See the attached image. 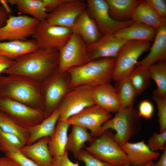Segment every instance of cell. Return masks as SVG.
Segmentation results:
<instances>
[{"label": "cell", "mask_w": 166, "mask_h": 166, "mask_svg": "<svg viewBox=\"0 0 166 166\" xmlns=\"http://www.w3.org/2000/svg\"><path fill=\"white\" fill-rule=\"evenodd\" d=\"M59 59L58 51L39 48L14 60L2 73L24 77L41 84L58 69Z\"/></svg>", "instance_id": "1"}, {"label": "cell", "mask_w": 166, "mask_h": 166, "mask_svg": "<svg viewBox=\"0 0 166 166\" xmlns=\"http://www.w3.org/2000/svg\"><path fill=\"white\" fill-rule=\"evenodd\" d=\"M0 95L44 111L41 84L26 77L0 76Z\"/></svg>", "instance_id": "2"}, {"label": "cell", "mask_w": 166, "mask_h": 166, "mask_svg": "<svg viewBox=\"0 0 166 166\" xmlns=\"http://www.w3.org/2000/svg\"><path fill=\"white\" fill-rule=\"evenodd\" d=\"M116 58H103L88 61L79 66L74 67L67 71L70 76V86H92L110 82L113 80Z\"/></svg>", "instance_id": "3"}, {"label": "cell", "mask_w": 166, "mask_h": 166, "mask_svg": "<svg viewBox=\"0 0 166 166\" xmlns=\"http://www.w3.org/2000/svg\"><path fill=\"white\" fill-rule=\"evenodd\" d=\"M140 118L133 105L121 108L114 117L102 125L99 136L108 129L114 130L116 132L114 138L121 146L139 132L141 127Z\"/></svg>", "instance_id": "4"}, {"label": "cell", "mask_w": 166, "mask_h": 166, "mask_svg": "<svg viewBox=\"0 0 166 166\" xmlns=\"http://www.w3.org/2000/svg\"><path fill=\"white\" fill-rule=\"evenodd\" d=\"M109 130L104 132L85 147V150L98 159L113 166L131 165L127 155L115 140Z\"/></svg>", "instance_id": "5"}, {"label": "cell", "mask_w": 166, "mask_h": 166, "mask_svg": "<svg viewBox=\"0 0 166 166\" xmlns=\"http://www.w3.org/2000/svg\"><path fill=\"white\" fill-rule=\"evenodd\" d=\"M70 81L68 72L61 73L58 69L41 84L45 108L44 119L57 109L64 96L72 88L70 86Z\"/></svg>", "instance_id": "6"}, {"label": "cell", "mask_w": 166, "mask_h": 166, "mask_svg": "<svg viewBox=\"0 0 166 166\" xmlns=\"http://www.w3.org/2000/svg\"><path fill=\"white\" fill-rule=\"evenodd\" d=\"M150 42L131 40L120 49L116 58L113 80L115 81L128 77L136 67L138 59L150 48Z\"/></svg>", "instance_id": "7"}, {"label": "cell", "mask_w": 166, "mask_h": 166, "mask_svg": "<svg viewBox=\"0 0 166 166\" xmlns=\"http://www.w3.org/2000/svg\"><path fill=\"white\" fill-rule=\"evenodd\" d=\"M0 113L21 127L29 129L44 119V111L33 109L6 97L0 95Z\"/></svg>", "instance_id": "8"}, {"label": "cell", "mask_w": 166, "mask_h": 166, "mask_svg": "<svg viewBox=\"0 0 166 166\" xmlns=\"http://www.w3.org/2000/svg\"><path fill=\"white\" fill-rule=\"evenodd\" d=\"M93 86H78L72 88L63 97L58 108L57 121H64L85 108L95 104L92 93Z\"/></svg>", "instance_id": "9"}, {"label": "cell", "mask_w": 166, "mask_h": 166, "mask_svg": "<svg viewBox=\"0 0 166 166\" xmlns=\"http://www.w3.org/2000/svg\"><path fill=\"white\" fill-rule=\"evenodd\" d=\"M73 33L70 28L53 25L45 20L39 22L32 37L39 48L59 51L66 44Z\"/></svg>", "instance_id": "10"}, {"label": "cell", "mask_w": 166, "mask_h": 166, "mask_svg": "<svg viewBox=\"0 0 166 166\" xmlns=\"http://www.w3.org/2000/svg\"><path fill=\"white\" fill-rule=\"evenodd\" d=\"M58 70L63 73L88 62L87 45L78 34L73 32L66 44L59 50Z\"/></svg>", "instance_id": "11"}, {"label": "cell", "mask_w": 166, "mask_h": 166, "mask_svg": "<svg viewBox=\"0 0 166 166\" xmlns=\"http://www.w3.org/2000/svg\"><path fill=\"white\" fill-rule=\"evenodd\" d=\"M85 2L87 12L95 21L102 35L114 34L130 26L134 22L132 20L118 22L112 19L109 15V6L106 0H87Z\"/></svg>", "instance_id": "12"}, {"label": "cell", "mask_w": 166, "mask_h": 166, "mask_svg": "<svg viewBox=\"0 0 166 166\" xmlns=\"http://www.w3.org/2000/svg\"><path fill=\"white\" fill-rule=\"evenodd\" d=\"M40 21L25 15L10 14L6 24L0 28V42L24 41L32 36Z\"/></svg>", "instance_id": "13"}, {"label": "cell", "mask_w": 166, "mask_h": 166, "mask_svg": "<svg viewBox=\"0 0 166 166\" xmlns=\"http://www.w3.org/2000/svg\"><path fill=\"white\" fill-rule=\"evenodd\" d=\"M112 117L111 113L95 105L85 108L65 121L70 125H78L86 128L93 136L97 137L102 125Z\"/></svg>", "instance_id": "14"}, {"label": "cell", "mask_w": 166, "mask_h": 166, "mask_svg": "<svg viewBox=\"0 0 166 166\" xmlns=\"http://www.w3.org/2000/svg\"><path fill=\"white\" fill-rule=\"evenodd\" d=\"M81 0H65L52 12L47 21L50 24L71 29L78 17L86 8Z\"/></svg>", "instance_id": "15"}, {"label": "cell", "mask_w": 166, "mask_h": 166, "mask_svg": "<svg viewBox=\"0 0 166 166\" xmlns=\"http://www.w3.org/2000/svg\"><path fill=\"white\" fill-rule=\"evenodd\" d=\"M129 41L117 38L113 34L104 35L95 42L87 46V61L103 58H116L120 49Z\"/></svg>", "instance_id": "16"}, {"label": "cell", "mask_w": 166, "mask_h": 166, "mask_svg": "<svg viewBox=\"0 0 166 166\" xmlns=\"http://www.w3.org/2000/svg\"><path fill=\"white\" fill-rule=\"evenodd\" d=\"M92 93L95 104L109 112L116 113L121 108L116 90L110 82L93 86Z\"/></svg>", "instance_id": "17"}, {"label": "cell", "mask_w": 166, "mask_h": 166, "mask_svg": "<svg viewBox=\"0 0 166 166\" xmlns=\"http://www.w3.org/2000/svg\"><path fill=\"white\" fill-rule=\"evenodd\" d=\"M121 147L133 166H145L160 156L159 152L151 151L144 141L134 143L128 141Z\"/></svg>", "instance_id": "18"}, {"label": "cell", "mask_w": 166, "mask_h": 166, "mask_svg": "<svg viewBox=\"0 0 166 166\" xmlns=\"http://www.w3.org/2000/svg\"><path fill=\"white\" fill-rule=\"evenodd\" d=\"M79 34L87 46L99 40L102 37L94 20L89 15L86 8L78 17L71 29Z\"/></svg>", "instance_id": "19"}, {"label": "cell", "mask_w": 166, "mask_h": 166, "mask_svg": "<svg viewBox=\"0 0 166 166\" xmlns=\"http://www.w3.org/2000/svg\"><path fill=\"white\" fill-rule=\"evenodd\" d=\"M50 137L41 138L30 145H24L20 151L39 166H52L53 156L48 148Z\"/></svg>", "instance_id": "20"}, {"label": "cell", "mask_w": 166, "mask_h": 166, "mask_svg": "<svg viewBox=\"0 0 166 166\" xmlns=\"http://www.w3.org/2000/svg\"><path fill=\"white\" fill-rule=\"evenodd\" d=\"M131 20L145 24L157 31L166 24V19L160 15L147 0H140Z\"/></svg>", "instance_id": "21"}, {"label": "cell", "mask_w": 166, "mask_h": 166, "mask_svg": "<svg viewBox=\"0 0 166 166\" xmlns=\"http://www.w3.org/2000/svg\"><path fill=\"white\" fill-rule=\"evenodd\" d=\"M157 30L143 23L134 22L130 26L117 31L113 34L117 38L128 41H154Z\"/></svg>", "instance_id": "22"}, {"label": "cell", "mask_w": 166, "mask_h": 166, "mask_svg": "<svg viewBox=\"0 0 166 166\" xmlns=\"http://www.w3.org/2000/svg\"><path fill=\"white\" fill-rule=\"evenodd\" d=\"M148 54L137 62L136 65L148 67L166 59V24L157 31L154 43Z\"/></svg>", "instance_id": "23"}, {"label": "cell", "mask_w": 166, "mask_h": 166, "mask_svg": "<svg viewBox=\"0 0 166 166\" xmlns=\"http://www.w3.org/2000/svg\"><path fill=\"white\" fill-rule=\"evenodd\" d=\"M39 48L36 42L34 39L0 42V55L14 60Z\"/></svg>", "instance_id": "24"}, {"label": "cell", "mask_w": 166, "mask_h": 166, "mask_svg": "<svg viewBox=\"0 0 166 166\" xmlns=\"http://www.w3.org/2000/svg\"><path fill=\"white\" fill-rule=\"evenodd\" d=\"M109 6V13L111 17L118 22L131 20L132 15L140 0H106Z\"/></svg>", "instance_id": "25"}, {"label": "cell", "mask_w": 166, "mask_h": 166, "mask_svg": "<svg viewBox=\"0 0 166 166\" xmlns=\"http://www.w3.org/2000/svg\"><path fill=\"white\" fill-rule=\"evenodd\" d=\"M67 137L66 149L71 152L76 158L79 153L85 147V143L92 142L96 137L88 132L87 129L81 125L73 124Z\"/></svg>", "instance_id": "26"}, {"label": "cell", "mask_w": 166, "mask_h": 166, "mask_svg": "<svg viewBox=\"0 0 166 166\" xmlns=\"http://www.w3.org/2000/svg\"><path fill=\"white\" fill-rule=\"evenodd\" d=\"M7 3L14 5L19 14H27L40 21L46 20L49 13L46 12L42 0H7Z\"/></svg>", "instance_id": "27"}, {"label": "cell", "mask_w": 166, "mask_h": 166, "mask_svg": "<svg viewBox=\"0 0 166 166\" xmlns=\"http://www.w3.org/2000/svg\"><path fill=\"white\" fill-rule=\"evenodd\" d=\"M59 116L57 109L42 122L29 129L30 135L27 145H31L41 138L52 136L55 132Z\"/></svg>", "instance_id": "28"}, {"label": "cell", "mask_w": 166, "mask_h": 166, "mask_svg": "<svg viewBox=\"0 0 166 166\" xmlns=\"http://www.w3.org/2000/svg\"><path fill=\"white\" fill-rule=\"evenodd\" d=\"M70 125L66 121L57 122L55 132L50 137L48 143V148L53 157L62 155L66 150L67 133Z\"/></svg>", "instance_id": "29"}, {"label": "cell", "mask_w": 166, "mask_h": 166, "mask_svg": "<svg viewBox=\"0 0 166 166\" xmlns=\"http://www.w3.org/2000/svg\"><path fill=\"white\" fill-rule=\"evenodd\" d=\"M114 87L121 102V108L133 105L137 95L129 76L115 81Z\"/></svg>", "instance_id": "30"}, {"label": "cell", "mask_w": 166, "mask_h": 166, "mask_svg": "<svg viewBox=\"0 0 166 166\" xmlns=\"http://www.w3.org/2000/svg\"><path fill=\"white\" fill-rule=\"evenodd\" d=\"M129 78L137 95L148 87L151 79L148 67L140 65L136 66Z\"/></svg>", "instance_id": "31"}, {"label": "cell", "mask_w": 166, "mask_h": 166, "mask_svg": "<svg viewBox=\"0 0 166 166\" xmlns=\"http://www.w3.org/2000/svg\"><path fill=\"white\" fill-rule=\"evenodd\" d=\"M0 128L17 136L23 144L27 145L30 137L29 129L19 126L4 114L0 113Z\"/></svg>", "instance_id": "32"}, {"label": "cell", "mask_w": 166, "mask_h": 166, "mask_svg": "<svg viewBox=\"0 0 166 166\" xmlns=\"http://www.w3.org/2000/svg\"><path fill=\"white\" fill-rule=\"evenodd\" d=\"M151 77L156 83V91L166 97V61H159L148 67Z\"/></svg>", "instance_id": "33"}, {"label": "cell", "mask_w": 166, "mask_h": 166, "mask_svg": "<svg viewBox=\"0 0 166 166\" xmlns=\"http://www.w3.org/2000/svg\"><path fill=\"white\" fill-rule=\"evenodd\" d=\"M24 145L17 136L5 132L0 128V150L5 155L17 152Z\"/></svg>", "instance_id": "34"}, {"label": "cell", "mask_w": 166, "mask_h": 166, "mask_svg": "<svg viewBox=\"0 0 166 166\" xmlns=\"http://www.w3.org/2000/svg\"><path fill=\"white\" fill-rule=\"evenodd\" d=\"M153 93V99L156 102L157 107L159 132L161 133L166 131V97L160 94L156 89Z\"/></svg>", "instance_id": "35"}, {"label": "cell", "mask_w": 166, "mask_h": 166, "mask_svg": "<svg viewBox=\"0 0 166 166\" xmlns=\"http://www.w3.org/2000/svg\"><path fill=\"white\" fill-rule=\"evenodd\" d=\"M166 142V131L159 134L153 133L148 140L147 145L151 151L156 152L159 150H164Z\"/></svg>", "instance_id": "36"}, {"label": "cell", "mask_w": 166, "mask_h": 166, "mask_svg": "<svg viewBox=\"0 0 166 166\" xmlns=\"http://www.w3.org/2000/svg\"><path fill=\"white\" fill-rule=\"evenodd\" d=\"M76 159L84 162L85 166H113L109 163L98 159L83 149L79 152Z\"/></svg>", "instance_id": "37"}, {"label": "cell", "mask_w": 166, "mask_h": 166, "mask_svg": "<svg viewBox=\"0 0 166 166\" xmlns=\"http://www.w3.org/2000/svg\"><path fill=\"white\" fill-rule=\"evenodd\" d=\"M154 110L153 105L148 100H143L139 104L138 116L140 117L150 119L152 117Z\"/></svg>", "instance_id": "38"}, {"label": "cell", "mask_w": 166, "mask_h": 166, "mask_svg": "<svg viewBox=\"0 0 166 166\" xmlns=\"http://www.w3.org/2000/svg\"><path fill=\"white\" fill-rule=\"evenodd\" d=\"M68 151L66 150L62 155L53 156L52 166H79V163H74L69 159Z\"/></svg>", "instance_id": "39"}, {"label": "cell", "mask_w": 166, "mask_h": 166, "mask_svg": "<svg viewBox=\"0 0 166 166\" xmlns=\"http://www.w3.org/2000/svg\"><path fill=\"white\" fill-rule=\"evenodd\" d=\"M5 156L14 159L21 166H39L25 156L20 151L14 153L5 155Z\"/></svg>", "instance_id": "40"}, {"label": "cell", "mask_w": 166, "mask_h": 166, "mask_svg": "<svg viewBox=\"0 0 166 166\" xmlns=\"http://www.w3.org/2000/svg\"><path fill=\"white\" fill-rule=\"evenodd\" d=\"M155 10L163 18L166 19V1L147 0Z\"/></svg>", "instance_id": "41"}, {"label": "cell", "mask_w": 166, "mask_h": 166, "mask_svg": "<svg viewBox=\"0 0 166 166\" xmlns=\"http://www.w3.org/2000/svg\"><path fill=\"white\" fill-rule=\"evenodd\" d=\"M2 5L0 7V28L6 24L10 12L7 3L5 0H0Z\"/></svg>", "instance_id": "42"}, {"label": "cell", "mask_w": 166, "mask_h": 166, "mask_svg": "<svg viewBox=\"0 0 166 166\" xmlns=\"http://www.w3.org/2000/svg\"><path fill=\"white\" fill-rule=\"evenodd\" d=\"M65 0H42L46 11L50 13Z\"/></svg>", "instance_id": "43"}, {"label": "cell", "mask_w": 166, "mask_h": 166, "mask_svg": "<svg viewBox=\"0 0 166 166\" xmlns=\"http://www.w3.org/2000/svg\"><path fill=\"white\" fill-rule=\"evenodd\" d=\"M13 61L14 60L0 55V74L4 70L10 68L13 64Z\"/></svg>", "instance_id": "44"}, {"label": "cell", "mask_w": 166, "mask_h": 166, "mask_svg": "<svg viewBox=\"0 0 166 166\" xmlns=\"http://www.w3.org/2000/svg\"><path fill=\"white\" fill-rule=\"evenodd\" d=\"M0 166H21L16 161L5 156L0 157Z\"/></svg>", "instance_id": "45"}, {"label": "cell", "mask_w": 166, "mask_h": 166, "mask_svg": "<svg viewBox=\"0 0 166 166\" xmlns=\"http://www.w3.org/2000/svg\"><path fill=\"white\" fill-rule=\"evenodd\" d=\"M152 166H166V147H165L163 153L160 156L158 161L154 163Z\"/></svg>", "instance_id": "46"}, {"label": "cell", "mask_w": 166, "mask_h": 166, "mask_svg": "<svg viewBox=\"0 0 166 166\" xmlns=\"http://www.w3.org/2000/svg\"><path fill=\"white\" fill-rule=\"evenodd\" d=\"M154 163V162L153 161H152L145 166H152ZM124 166H131V165L128 164H125Z\"/></svg>", "instance_id": "47"}, {"label": "cell", "mask_w": 166, "mask_h": 166, "mask_svg": "<svg viewBox=\"0 0 166 166\" xmlns=\"http://www.w3.org/2000/svg\"><path fill=\"white\" fill-rule=\"evenodd\" d=\"M1 75V74H0V76Z\"/></svg>", "instance_id": "48"}, {"label": "cell", "mask_w": 166, "mask_h": 166, "mask_svg": "<svg viewBox=\"0 0 166 166\" xmlns=\"http://www.w3.org/2000/svg\"></svg>", "instance_id": "49"}]
</instances>
